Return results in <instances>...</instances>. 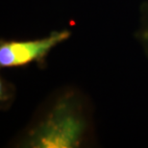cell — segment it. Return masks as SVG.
<instances>
[{"label": "cell", "mask_w": 148, "mask_h": 148, "mask_svg": "<svg viewBox=\"0 0 148 148\" xmlns=\"http://www.w3.org/2000/svg\"><path fill=\"white\" fill-rule=\"evenodd\" d=\"M87 119L83 106L73 93L57 99L50 110L23 138V147H79L87 132Z\"/></svg>", "instance_id": "obj_1"}, {"label": "cell", "mask_w": 148, "mask_h": 148, "mask_svg": "<svg viewBox=\"0 0 148 148\" xmlns=\"http://www.w3.org/2000/svg\"><path fill=\"white\" fill-rule=\"evenodd\" d=\"M70 37L69 30L53 31L36 40L2 41L0 44V66L2 69L25 66L41 61L50 51Z\"/></svg>", "instance_id": "obj_2"}, {"label": "cell", "mask_w": 148, "mask_h": 148, "mask_svg": "<svg viewBox=\"0 0 148 148\" xmlns=\"http://www.w3.org/2000/svg\"><path fill=\"white\" fill-rule=\"evenodd\" d=\"M137 37L140 40V44L143 45L148 57V3L141 7L140 25L138 28Z\"/></svg>", "instance_id": "obj_3"}]
</instances>
